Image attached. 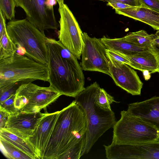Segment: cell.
Returning a JSON list of instances; mask_svg holds the SVG:
<instances>
[{"mask_svg": "<svg viewBox=\"0 0 159 159\" xmlns=\"http://www.w3.org/2000/svg\"><path fill=\"white\" fill-rule=\"evenodd\" d=\"M120 114L113 127L111 143L136 144L159 139V130L154 126L127 111H122Z\"/></svg>", "mask_w": 159, "mask_h": 159, "instance_id": "6", "label": "cell"}, {"mask_svg": "<svg viewBox=\"0 0 159 159\" xmlns=\"http://www.w3.org/2000/svg\"><path fill=\"white\" fill-rule=\"evenodd\" d=\"M16 52V47L9 38L6 29L0 34V60L10 57Z\"/></svg>", "mask_w": 159, "mask_h": 159, "instance_id": "22", "label": "cell"}, {"mask_svg": "<svg viewBox=\"0 0 159 159\" xmlns=\"http://www.w3.org/2000/svg\"><path fill=\"white\" fill-rule=\"evenodd\" d=\"M107 5L111 7L113 9H120L130 7L132 6L119 2H108Z\"/></svg>", "mask_w": 159, "mask_h": 159, "instance_id": "32", "label": "cell"}, {"mask_svg": "<svg viewBox=\"0 0 159 159\" xmlns=\"http://www.w3.org/2000/svg\"><path fill=\"white\" fill-rule=\"evenodd\" d=\"M116 52L127 59L130 62L129 66L134 69L142 72L147 70L150 74L159 72V61L155 54L143 56L130 55Z\"/></svg>", "mask_w": 159, "mask_h": 159, "instance_id": "18", "label": "cell"}, {"mask_svg": "<svg viewBox=\"0 0 159 159\" xmlns=\"http://www.w3.org/2000/svg\"><path fill=\"white\" fill-rule=\"evenodd\" d=\"M107 54L111 56L115 59L120 62H122L130 66V62L125 57L121 56L116 51L107 49Z\"/></svg>", "mask_w": 159, "mask_h": 159, "instance_id": "28", "label": "cell"}, {"mask_svg": "<svg viewBox=\"0 0 159 159\" xmlns=\"http://www.w3.org/2000/svg\"><path fill=\"white\" fill-rule=\"evenodd\" d=\"M6 29L17 53L48 66L47 37L44 32L26 18L10 20L7 25Z\"/></svg>", "mask_w": 159, "mask_h": 159, "instance_id": "4", "label": "cell"}, {"mask_svg": "<svg viewBox=\"0 0 159 159\" xmlns=\"http://www.w3.org/2000/svg\"><path fill=\"white\" fill-rule=\"evenodd\" d=\"M142 72L143 74L144 79L146 80H147L150 79L151 76L150 75V73L149 71L147 70H145L143 71Z\"/></svg>", "mask_w": 159, "mask_h": 159, "instance_id": "34", "label": "cell"}, {"mask_svg": "<svg viewBox=\"0 0 159 159\" xmlns=\"http://www.w3.org/2000/svg\"><path fill=\"white\" fill-rule=\"evenodd\" d=\"M145 7L159 12V0H140Z\"/></svg>", "mask_w": 159, "mask_h": 159, "instance_id": "27", "label": "cell"}, {"mask_svg": "<svg viewBox=\"0 0 159 159\" xmlns=\"http://www.w3.org/2000/svg\"></svg>", "mask_w": 159, "mask_h": 159, "instance_id": "36", "label": "cell"}, {"mask_svg": "<svg viewBox=\"0 0 159 159\" xmlns=\"http://www.w3.org/2000/svg\"><path fill=\"white\" fill-rule=\"evenodd\" d=\"M60 18L59 41L78 59H80L83 41V32L76 18L67 5L59 7Z\"/></svg>", "mask_w": 159, "mask_h": 159, "instance_id": "8", "label": "cell"}, {"mask_svg": "<svg viewBox=\"0 0 159 159\" xmlns=\"http://www.w3.org/2000/svg\"><path fill=\"white\" fill-rule=\"evenodd\" d=\"M59 6V7H62L64 4V0H56Z\"/></svg>", "mask_w": 159, "mask_h": 159, "instance_id": "35", "label": "cell"}, {"mask_svg": "<svg viewBox=\"0 0 159 159\" xmlns=\"http://www.w3.org/2000/svg\"><path fill=\"white\" fill-rule=\"evenodd\" d=\"M0 143L1 151L7 158L32 159L29 156L1 138Z\"/></svg>", "mask_w": 159, "mask_h": 159, "instance_id": "21", "label": "cell"}, {"mask_svg": "<svg viewBox=\"0 0 159 159\" xmlns=\"http://www.w3.org/2000/svg\"><path fill=\"white\" fill-rule=\"evenodd\" d=\"M101 40L107 49L126 55L138 56L146 55L152 54L156 55L152 50L139 47L122 40L121 38L111 39L103 36L101 38Z\"/></svg>", "mask_w": 159, "mask_h": 159, "instance_id": "17", "label": "cell"}, {"mask_svg": "<svg viewBox=\"0 0 159 159\" xmlns=\"http://www.w3.org/2000/svg\"><path fill=\"white\" fill-rule=\"evenodd\" d=\"M49 81L48 66L16 52L0 60V86L12 83Z\"/></svg>", "mask_w": 159, "mask_h": 159, "instance_id": "5", "label": "cell"}, {"mask_svg": "<svg viewBox=\"0 0 159 159\" xmlns=\"http://www.w3.org/2000/svg\"><path fill=\"white\" fill-rule=\"evenodd\" d=\"M116 13L141 21L151 26L155 30H159V12L142 7H131L115 10Z\"/></svg>", "mask_w": 159, "mask_h": 159, "instance_id": "16", "label": "cell"}, {"mask_svg": "<svg viewBox=\"0 0 159 159\" xmlns=\"http://www.w3.org/2000/svg\"><path fill=\"white\" fill-rule=\"evenodd\" d=\"M61 94L50 86L41 87L32 82L22 84L16 93L15 106L19 111L40 112L56 101Z\"/></svg>", "mask_w": 159, "mask_h": 159, "instance_id": "7", "label": "cell"}, {"mask_svg": "<svg viewBox=\"0 0 159 159\" xmlns=\"http://www.w3.org/2000/svg\"><path fill=\"white\" fill-rule=\"evenodd\" d=\"M23 82L12 83L0 86V102L16 94L17 90Z\"/></svg>", "mask_w": 159, "mask_h": 159, "instance_id": "25", "label": "cell"}, {"mask_svg": "<svg viewBox=\"0 0 159 159\" xmlns=\"http://www.w3.org/2000/svg\"><path fill=\"white\" fill-rule=\"evenodd\" d=\"M59 112L46 113L32 135L26 139L34 150L37 159H43Z\"/></svg>", "mask_w": 159, "mask_h": 159, "instance_id": "14", "label": "cell"}, {"mask_svg": "<svg viewBox=\"0 0 159 159\" xmlns=\"http://www.w3.org/2000/svg\"><path fill=\"white\" fill-rule=\"evenodd\" d=\"M46 113L19 111L10 115L4 128L26 140L31 136Z\"/></svg>", "mask_w": 159, "mask_h": 159, "instance_id": "13", "label": "cell"}, {"mask_svg": "<svg viewBox=\"0 0 159 159\" xmlns=\"http://www.w3.org/2000/svg\"><path fill=\"white\" fill-rule=\"evenodd\" d=\"M121 39L139 47L151 49L154 52L152 45V34H149L145 30L129 33Z\"/></svg>", "mask_w": 159, "mask_h": 159, "instance_id": "20", "label": "cell"}, {"mask_svg": "<svg viewBox=\"0 0 159 159\" xmlns=\"http://www.w3.org/2000/svg\"><path fill=\"white\" fill-rule=\"evenodd\" d=\"M117 102L113 97L108 93L103 88H100L96 96V102L101 108L106 110H111V105Z\"/></svg>", "mask_w": 159, "mask_h": 159, "instance_id": "23", "label": "cell"}, {"mask_svg": "<svg viewBox=\"0 0 159 159\" xmlns=\"http://www.w3.org/2000/svg\"><path fill=\"white\" fill-rule=\"evenodd\" d=\"M10 116L7 112L0 110V129L4 128Z\"/></svg>", "mask_w": 159, "mask_h": 159, "instance_id": "31", "label": "cell"}, {"mask_svg": "<svg viewBox=\"0 0 159 159\" xmlns=\"http://www.w3.org/2000/svg\"><path fill=\"white\" fill-rule=\"evenodd\" d=\"M101 88L96 82L88 86L75 97V101L85 113L88 125L86 143L82 155L88 153L98 139L115 124L114 112L103 109L96 102Z\"/></svg>", "mask_w": 159, "mask_h": 159, "instance_id": "3", "label": "cell"}, {"mask_svg": "<svg viewBox=\"0 0 159 159\" xmlns=\"http://www.w3.org/2000/svg\"><path fill=\"white\" fill-rule=\"evenodd\" d=\"M153 40L152 45L153 49L158 59H159V30L157 32L152 34Z\"/></svg>", "mask_w": 159, "mask_h": 159, "instance_id": "30", "label": "cell"}, {"mask_svg": "<svg viewBox=\"0 0 159 159\" xmlns=\"http://www.w3.org/2000/svg\"><path fill=\"white\" fill-rule=\"evenodd\" d=\"M88 130L85 113L76 101L60 111L43 159H79Z\"/></svg>", "mask_w": 159, "mask_h": 159, "instance_id": "1", "label": "cell"}, {"mask_svg": "<svg viewBox=\"0 0 159 159\" xmlns=\"http://www.w3.org/2000/svg\"><path fill=\"white\" fill-rule=\"evenodd\" d=\"M16 94L11 96L5 100L0 102V110L5 111L10 115L15 114L19 111L15 106Z\"/></svg>", "mask_w": 159, "mask_h": 159, "instance_id": "26", "label": "cell"}, {"mask_svg": "<svg viewBox=\"0 0 159 159\" xmlns=\"http://www.w3.org/2000/svg\"><path fill=\"white\" fill-rule=\"evenodd\" d=\"M82 38L80 65L83 70L99 72L110 76L107 48L101 39L91 37L85 32L83 33Z\"/></svg>", "mask_w": 159, "mask_h": 159, "instance_id": "9", "label": "cell"}, {"mask_svg": "<svg viewBox=\"0 0 159 159\" xmlns=\"http://www.w3.org/2000/svg\"><path fill=\"white\" fill-rule=\"evenodd\" d=\"M107 2H119L132 7H144L140 0H99Z\"/></svg>", "mask_w": 159, "mask_h": 159, "instance_id": "29", "label": "cell"}, {"mask_svg": "<svg viewBox=\"0 0 159 159\" xmlns=\"http://www.w3.org/2000/svg\"><path fill=\"white\" fill-rule=\"evenodd\" d=\"M57 3L56 0H46L45 4L48 8L51 10H53V7L56 5Z\"/></svg>", "mask_w": 159, "mask_h": 159, "instance_id": "33", "label": "cell"}, {"mask_svg": "<svg viewBox=\"0 0 159 159\" xmlns=\"http://www.w3.org/2000/svg\"><path fill=\"white\" fill-rule=\"evenodd\" d=\"M49 86L61 95L75 98L85 88L84 76L77 57L59 41L47 38Z\"/></svg>", "mask_w": 159, "mask_h": 159, "instance_id": "2", "label": "cell"}, {"mask_svg": "<svg viewBox=\"0 0 159 159\" xmlns=\"http://www.w3.org/2000/svg\"><path fill=\"white\" fill-rule=\"evenodd\" d=\"M127 111L132 115L140 117L159 130V96L129 104Z\"/></svg>", "mask_w": 159, "mask_h": 159, "instance_id": "15", "label": "cell"}, {"mask_svg": "<svg viewBox=\"0 0 159 159\" xmlns=\"http://www.w3.org/2000/svg\"><path fill=\"white\" fill-rule=\"evenodd\" d=\"M104 146L108 159H159V139L136 144L111 143Z\"/></svg>", "mask_w": 159, "mask_h": 159, "instance_id": "10", "label": "cell"}, {"mask_svg": "<svg viewBox=\"0 0 159 159\" xmlns=\"http://www.w3.org/2000/svg\"><path fill=\"white\" fill-rule=\"evenodd\" d=\"M107 55L110 76L116 85L133 95H140L143 84L137 72Z\"/></svg>", "mask_w": 159, "mask_h": 159, "instance_id": "12", "label": "cell"}, {"mask_svg": "<svg viewBox=\"0 0 159 159\" xmlns=\"http://www.w3.org/2000/svg\"><path fill=\"white\" fill-rule=\"evenodd\" d=\"M0 138L11 143L25 152L32 159H37L35 151L27 141L4 129H0Z\"/></svg>", "mask_w": 159, "mask_h": 159, "instance_id": "19", "label": "cell"}, {"mask_svg": "<svg viewBox=\"0 0 159 159\" xmlns=\"http://www.w3.org/2000/svg\"><path fill=\"white\" fill-rule=\"evenodd\" d=\"M16 6L24 11L26 19L42 32L57 30L60 26L53 10L46 6V0H14Z\"/></svg>", "mask_w": 159, "mask_h": 159, "instance_id": "11", "label": "cell"}, {"mask_svg": "<svg viewBox=\"0 0 159 159\" xmlns=\"http://www.w3.org/2000/svg\"><path fill=\"white\" fill-rule=\"evenodd\" d=\"M16 6L14 0H0V10L6 18L8 20L15 19Z\"/></svg>", "mask_w": 159, "mask_h": 159, "instance_id": "24", "label": "cell"}]
</instances>
